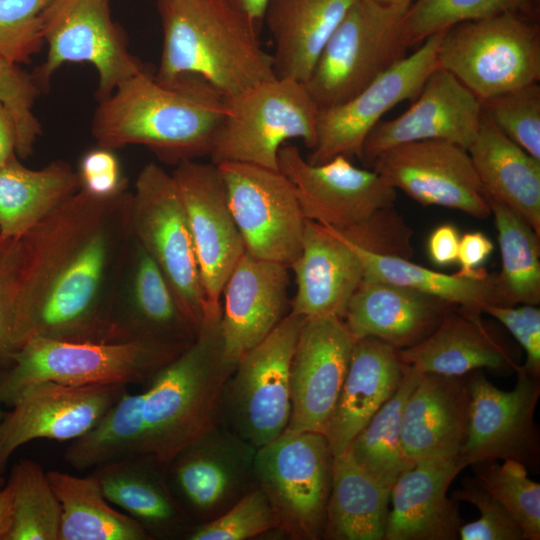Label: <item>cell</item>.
I'll return each mask as SVG.
<instances>
[{"label": "cell", "mask_w": 540, "mask_h": 540, "mask_svg": "<svg viewBox=\"0 0 540 540\" xmlns=\"http://www.w3.org/2000/svg\"><path fill=\"white\" fill-rule=\"evenodd\" d=\"M480 101L483 114L505 136L540 160L539 82Z\"/></svg>", "instance_id": "ee69618b"}, {"label": "cell", "mask_w": 540, "mask_h": 540, "mask_svg": "<svg viewBox=\"0 0 540 540\" xmlns=\"http://www.w3.org/2000/svg\"><path fill=\"white\" fill-rule=\"evenodd\" d=\"M132 192L100 198L80 188L13 238L15 335L113 342L117 292L133 240Z\"/></svg>", "instance_id": "6da1fadb"}, {"label": "cell", "mask_w": 540, "mask_h": 540, "mask_svg": "<svg viewBox=\"0 0 540 540\" xmlns=\"http://www.w3.org/2000/svg\"><path fill=\"white\" fill-rule=\"evenodd\" d=\"M442 32L425 39L416 51L350 99L319 109L317 141L307 161L321 164L339 155L359 158L366 137L382 116L397 104L414 100L428 76L439 67Z\"/></svg>", "instance_id": "2e32d148"}, {"label": "cell", "mask_w": 540, "mask_h": 540, "mask_svg": "<svg viewBox=\"0 0 540 540\" xmlns=\"http://www.w3.org/2000/svg\"><path fill=\"white\" fill-rule=\"evenodd\" d=\"M460 234L457 227L444 223L429 235L427 252L429 259L437 266L446 267L457 262Z\"/></svg>", "instance_id": "db71d44e"}, {"label": "cell", "mask_w": 540, "mask_h": 540, "mask_svg": "<svg viewBox=\"0 0 540 540\" xmlns=\"http://www.w3.org/2000/svg\"><path fill=\"white\" fill-rule=\"evenodd\" d=\"M350 242L362 262L365 278L410 288L481 313L489 305L505 306L495 274L472 278L450 275L403 257L374 253Z\"/></svg>", "instance_id": "8d00e7d4"}, {"label": "cell", "mask_w": 540, "mask_h": 540, "mask_svg": "<svg viewBox=\"0 0 540 540\" xmlns=\"http://www.w3.org/2000/svg\"><path fill=\"white\" fill-rule=\"evenodd\" d=\"M143 401V392L126 390L90 429L71 441L63 454L65 461L77 470H94L143 454Z\"/></svg>", "instance_id": "74e56055"}, {"label": "cell", "mask_w": 540, "mask_h": 540, "mask_svg": "<svg viewBox=\"0 0 540 540\" xmlns=\"http://www.w3.org/2000/svg\"><path fill=\"white\" fill-rule=\"evenodd\" d=\"M45 61L31 73L41 92L65 63H89L98 75L97 101L146 67L128 49L110 0H51L43 13Z\"/></svg>", "instance_id": "4fadbf2b"}, {"label": "cell", "mask_w": 540, "mask_h": 540, "mask_svg": "<svg viewBox=\"0 0 540 540\" xmlns=\"http://www.w3.org/2000/svg\"><path fill=\"white\" fill-rule=\"evenodd\" d=\"M516 385L505 391L490 382L484 373H469L470 417L458 458L467 467L498 460H516L538 469L539 431L534 420L540 396V376L515 370Z\"/></svg>", "instance_id": "9a60e30c"}, {"label": "cell", "mask_w": 540, "mask_h": 540, "mask_svg": "<svg viewBox=\"0 0 540 540\" xmlns=\"http://www.w3.org/2000/svg\"><path fill=\"white\" fill-rule=\"evenodd\" d=\"M290 268L297 290L291 313L300 317L343 319L348 302L364 277L362 262L348 238L306 220L302 249Z\"/></svg>", "instance_id": "4316f807"}, {"label": "cell", "mask_w": 540, "mask_h": 540, "mask_svg": "<svg viewBox=\"0 0 540 540\" xmlns=\"http://www.w3.org/2000/svg\"><path fill=\"white\" fill-rule=\"evenodd\" d=\"M40 93L31 73L0 57V102L15 121L16 154L20 159L32 155L34 145L42 135L41 123L33 112L34 103Z\"/></svg>", "instance_id": "7dc6e473"}, {"label": "cell", "mask_w": 540, "mask_h": 540, "mask_svg": "<svg viewBox=\"0 0 540 540\" xmlns=\"http://www.w3.org/2000/svg\"><path fill=\"white\" fill-rule=\"evenodd\" d=\"M501 255L496 274L506 306L537 305L540 302V247L535 231L501 202L487 196Z\"/></svg>", "instance_id": "ab89813d"}, {"label": "cell", "mask_w": 540, "mask_h": 540, "mask_svg": "<svg viewBox=\"0 0 540 540\" xmlns=\"http://www.w3.org/2000/svg\"><path fill=\"white\" fill-rule=\"evenodd\" d=\"M420 375L421 372L405 365L396 392L356 435L347 450L361 468L390 489L398 477L413 466L403 454L400 428L405 403Z\"/></svg>", "instance_id": "f35d334b"}, {"label": "cell", "mask_w": 540, "mask_h": 540, "mask_svg": "<svg viewBox=\"0 0 540 540\" xmlns=\"http://www.w3.org/2000/svg\"><path fill=\"white\" fill-rule=\"evenodd\" d=\"M467 151L485 196L506 205L540 236V160L505 136L483 112Z\"/></svg>", "instance_id": "d6a6232c"}, {"label": "cell", "mask_w": 540, "mask_h": 540, "mask_svg": "<svg viewBox=\"0 0 540 540\" xmlns=\"http://www.w3.org/2000/svg\"><path fill=\"white\" fill-rule=\"evenodd\" d=\"M438 66L480 100L539 82L538 21L503 13L451 26L442 32Z\"/></svg>", "instance_id": "ba28073f"}, {"label": "cell", "mask_w": 540, "mask_h": 540, "mask_svg": "<svg viewBox=\"0 0 540 540\" xmlns=\"http://www.w3.org/2000/svg\"><path fill=\"white\" fill-rule=\"evenodd\" d=\"M278 529L264 492L256 485L213 519L189 529V540H245Z\"/></svg>", "instance_id": "f6af8a7d"}, {"label": "cell", "mask_w": 540, "mask_h": 540, "mask_svg": "<svg viewBox=\"0 0 540 540\" xmlns=\"http://www.w3.org/2000/svg\"><path fill=\"white\" fill-rule=\"evenodd\" d=\"M391 489L361 468L346 451L333 457L323 537L384 540Z\"/></svg>", "instance_id": "e575fe53"}, {"label": "cell", "mask_w": 540, "mask_h": 540, "mask_svg": "<svg viewBox=\"0 0 540 540\" xmlns=\"http://www.w3.org/2000/svg\"><path fill=\"white\" fill-rule=\"evenodd\" d=\"M171 175L186 212L207 312L219 310L224 285L245 252L225 183L211 162L184 161L175 166Z\"/></svg>", "instance_id": "d6986e66"}, {"label": "cell", "mask_w": 540, "mask_h": 540, "mask_svg": "<svg viewBox=\"0 0 540 540\" xmlns=\"http://www.w3.org/2000/svg\"><path fill=\"white\" fill-rule=\"evenodd\" d=\"M302 321L289 312L238 360L223 389L218 422L255 448L288 426L291 361Z\"/></svg>", "instance_id": "30bf717a"}, {"label": "cell", "mask_w": 540, "mask_h": 540, "mask_svg": "<svg viewBox=\"0 0 540 540\" xmlns=\"http://www.w3.org/2000/svg\"><path fill=\"white\" fill-rule=\"evenodd\" d=\"M471 465L475 478L515 518L525 540L540 539V484L528 477L527 467L516 460Z\"/></svg>", "instance_id": "7bdbcfd3"}, {"label": "cell", "mask_w": 540, "mask_h": 540, "mask_svg": "<svg viewBox=\"0 0 540 540\" xmlns=\"http://www.w3.org/2000/svg\"><path fill=\"white\" fill-rule=\"evenodd\" d=\"M289 267L245 251L222 294L220 330L226 357L234 364L285 317Z\"/></svg>", "instance_id": "603a6c76"}, {"label": "cell", "mask_w": 540, "mask_h": 540, "mask_svg": "<svg viewBox=\"0 0 540 540\" xmlns=\"http://www.w3.org/2000/svg\"><path fill=\"white\" fill-rule=\"evenodd\" d=\"M256 449L218 422L174 456L166 478L189 519H213L255 486Z\"/></svg>", "instance_id": "e0dca14e"}, {"label": "cell", "mask_w": 540, "mask_h": 540, "mask_svg": "<svg viewBox=\"0 0 540 540\" xmlns=\"http://www.w3.org/2000/svg\"><path fill=\"white\" fill-rule=\"evenodd\" d=\"M51 0H0V57L26 64L45 42L43 13Z\"/></svg>", "instance_id": "bcb514c9"}, {"label": "cell", "mask_w": 540, "mask_h": 540, "mask_svg": "<svg viewBox=\"0 0 540 540\" xmlns=\"http://www.w3.org/2000/svg\"><path fill=\"white\" fill-rule=\"evenodd\" d=\"M278 169L292 183L306 220L332 228L357 245L374 218L397 200V190L379 174L356 167L342 155L311 164L297 146L284 144Z\"/></svg>", "instance_id": "7c38bea8"}, {"label": "cell", "mask_w": 540, "mask_h": 540, "mask_svg": "<svg viewBox=\"0 0 540 540\" xmlns=\"http://www.w3.org/2000/svg\"><path fill=\"white\" fill-rule=\"evenodd\" d=\"M409 6L353 3L305 82L319 109L345 102L406 57L403 26Z\"/></svg>", "instance_id": "52a82bcc"}, {"label": "cell", "mask_w": 540, "mask_h": 540, "mask_svg": "<svg viewBox=\"0 0 540 540\" xmlns=\"http://www.w3.org/2000/svg\"><path fill=\"white\" fill-rule=\"evenodd\" d=\"M383 4L411 5L415 0H376Z\"/></svg>", "instance_id": "680465c9"}, {"label": "cell", "mask_w": 540, "mask_h": 540, "mask_svg": "<svg viewBox=\"0 0 540 540\" xmlns=\"http://www.w3.org/2000/svg\"><path fill=\"white\" fill-rule=\"evenodd\" d=\"M13 238L0 237V368L19 350L15 335Z\"/></svg>", "instance_id": "816d5d0a"}, {"label": "cell", "mask_w": 540, "mask_h": 540, "mask_svg": "<svg viewBox=\"0 0 540 540\" xmlns=\"http://www.w3.org/2000/svg\"><path fill=\"white\" fill-rule=\"evenodd\" d=\"M91 474L105 498L138 522L152 539L188 533L190 519L169 487L166 470L152 457L132 455Z\"/></svg>", "instance_id": "4dcf8cb0"}, {"label": "cell", "mask_w": 540, "mask_h": 540, "mask_svg": "<svg viewBox=\"0 0 540 540\" xmlns=\"http://www.w3.org/2000/svg\"><path fill=\"white\" fill-rule=\"evenodd\" d=\"M216 166L245 251L290 268L306 222L292 183L279 170L237 162Z\"/></svg>", "instance_id": "5bb4252c"}, {"label": "cell", "mask_w": 540, "mask_h": 540, "mask_svg": "<svg viewBox=\"0 0 540 540\" xmlns=\"http://www.w3.org/2000/svg\"><path fill=\"white\" fill-rule=\"evenodd\" d=\"M465 468L457 457L416 462L391 487L384 540H456L463 519L448 498L454 478Z\"/></svg>", "instance_id": "484cf974"}, {"label": "cell", "mask_w": 540, "mask_h": 540, "mask_svg": "<svg viewBox=\"0 0 540 540\" xmlns=\"http://www.w3.org/2000/svg\"><path fill=\"white\" fill-rule=\"evenodd\" d=\"M455 307L410 288L363 277L343 321L354 340L374 337L402 350L428 337Z\"/></svg>", "instance_id": "83f0119b"}, {"label": "cell", "mask_w": 540, "mask_h": 540, "mask_svg": "<svg viewBox=\"0 0 540 540\" xmlns=\"http://www.w3.org/2000/svg\"><path fill=\"white\" fill-rule=\"evenodd\" d=\"M81 188L65 160L30 169L13 157L0 168V237L25 234Z\"/></svg>", "instance_id": "836d02e7"}, {"label": "cell", "mask_w": 540, "mask_h": 540, "mask_svg": "<svg viewBox=\"0 0 540 540\" xmlns=\"http://www.w3.org/2000/svg\"><path fill=\"white\" fill-rule=\"evenodd\" d=\"M494 244L480 231L468 232L460 237L457 262L460 269L457 274L461 277H482L488 272L481 264L491 255Z\"/></svg>", "instance_id": "f5cc1de1"}, {"label": "cell", "mask_w": 540, "mask_h": 540, "mask_svg": "<svg viewBox=\"0 0 540 540\" xmlns=\"http://www.w3.org/2000/svg\"><path fill=\"white\" fill-rule=\"evenodd\" d=\"M17 130L9 110L0 102V168L16 154Z\"/></svg>", "instance_id": "11a10c76"}, {"label": "cell", "mask_w": 540, "mask_h": 540, "mask_svg": "<svg viewBox=\"0 0 540 540\" xmlns=\"http://www.w3.org/2000/svg\"><path fill=\"white\" fill-rule=\"evenodd\" d=\"M354 342L340 317L303 318L291 361V414L286 429L324 434Z\"/></svg>", "instance_id": "44dd1931"}, {"label": "cell", "mask_w": 540, "mask_h": 540, "mask_svg": "<svg viewBox=\"0 0 540 540\" xmlns=\"http://www.w3.org/2000/svg\"><path fill=\"white\" fill-rule=\"evenodd\" d=\"M319 108L305 83L274 77L226 98V112L215 134L210 162L246 163L278 169V152L291 139L312 150Z\"/></svg>", "instance_id": "8992f818"}, {"label": "cell", "mask_w": 540, "mask_h": 540, "mask_svg": "<svg viewBox=\"0 0 540 540\" xmlns=\"http://www.w3.org/2000/svg\"><path fill=\"white\" fill-rule=\"evenodd\" d=\"M12 497V488L6 483L0 490V540H4L11 526Z\"/></svg>", "instance_id": "9f6ffc18"}, {"label": "cell", "mask_w": 540, "mask_h": 540, "mask_svg": "<svg viewBox=\"0 0 540 540\" xmlns=\"http://www.w3.org/2000/svg\"><path fill=\"white\" fill-rule=\"evenodd\" d=\"M196 335L160 268L133 236L113 310V342L187 345Z\"/></svg>", "instance_id": "cb8c5ba5"}, {"label": "cell", "mask_w": 540, "mask_h": 540, "mask_svg": "<svg viewBox=\"0 0 540 540\" xmlns=\"http://www.w3.org/2000/svg\"><path fill=\"white\" fill-rule=\"evenodd\" d=\"M372 170L423 206L458 210L477 219L491 215L468 151L445 140L400 144L379 154Z\"/></svg>", "instance_id": "ac0fdd59"}, {"label": "cell", "mask_w": 540, "mask_h": 540, "mask_svg": "<svg viewBox=\"0 0 540 540\" xmlns=\"http://www.w3.org/2000/svg\"><path fill=\"white\" fill-rule=\"evenodd\" d=\"M482 119L480 99L453 74L437 67L411 106L398 117L381 120L366 137L359 159L371 166L394 146L421 140H445L466 150Z\"/></svg>", "instance_id": "7402d4cb"}, {"label": "cell", "mask_w": 540, "mask_h": 540, "mask_svg": "<svg viewBox=\"0 0 540 540\" xmlns=\"http://www.w3.org/2000/svg\"><path fill=\"white\" fill-rule=\"evenodd\" d=\"M48 480L60 503L59 540H149L145 529L114 509L96 478L51 470Z\"/></svg>", "instance_id": "d590c367"}, {"label": "cell", "mask_w": 540, "mask_h": 540, "mask_svg": "<svg viewBox=\"0 0 540 540\" xmlns=\"http://www.w3.org/2000/svg\"><path fill=\"white\" fill-rule=\"evenodd\" d=\"M255 22L259 23L264 16L268 0H227Z\"/></svg>", "instance_id": "6f0895ef"}, {"label": "cell", "mask_w": 540, "mask_h": 540, "mask_svg": "<svg viewBox=\"0 0 540 540\" xmlns=\"http://www.w3.org/2000/svg\"><path fill=\"white\" fill-rule=\"evenodd\" d=\"M131 227L197 333L207 305L196 252L175 180L156 163L146 164L137 176L131 198Z\"/></svg>", "instance_id": "8fae6325"}, {"label": "cell", "mask_w": 540, "mask_h": 540, "mask_svg": "<svg viewBox=\"0 0 540 540\" xmlns=\"http://www.w3.org/2000/svg\"><path fill=\"white\" fill-rule=\"evenodd\" d=\"M226 112V98L205 79H161L145 68L98 101L91 121L97 146L141 145L163 163L209 156Z\"/></svg>", "instance_id": "7a4b0ae2"}, {"label": "cell", "mask_w": 540, "mask_h": 540, "mask_svg": "<svg viewBox=\"0 0 540 540\" xmlns=\"http://www.w3.org/2000/svg\"><path fill=\"white\" fill-rule=\"evenodd\" d=\"M481 312L455 307L420 343L399 350L401 361L421 373L462 376L488 368L515 371L510 345L482 320Z\"/></svg>", "instance_id": "f1b7e54d"}, {"label": "cell", "mask_w": 540, "mask_h": 540, "mask_svg": "<svg viewBox=\"0 0 540 540\" xmlns=\"http://www.w3.org/2000/svg\"><path fill=\"white\" fill-rule=\"evenodd\" d=\"M471 407L469 373H421L402 414L400 439L406 460L457 457L464 443Z\"/></svg>", "instance_id": "d4e9b609"}, {"label": "cell", "mask_w": 540, "mask_h": 540, "mask_svg": "<svg viewBox=\"0 0 540 540\" xmlns=\"http://www.w3.org/2000/svg\"><path fill=\"white\" fill-rule=\"evenodd\" d=\"M127 390L125 385L32 383L0 421V474L11 455L36 439L72 441L90 429Z\"/></svg>", "instance_id": "ffe728a7"}, {"label": "cell", "mask_w": 540, "mask_h": 540, "mask_svg": "<svg viewBox=\"0 0 540 540\" xmlns=\"http://www.w3.org/2000/svg\"><path fill=\"white\" fill-rule=\"evenodd\" d=\"M188 345L33 337L12 355L7 367L0 368V399L11 406L23 388L41 381L75 386L149 382Z\"/></svg>", "instance_id": "5b68a950"}, {"label": "cell", "mask_w": 540, "mask_h": 540, "mask_svg": "<svg viewBox=\"0 0 540 540\" xmlns=\"http://www.w3.org/2000/svg\"><path fill=\"white\" fill-rule=\"evenodd\" d=\"M356 0H268L263 19L276 76L303 83L325 43Z\"/></svg>", "instance_id": "1f68e13d"}, {"label": "cell", "mask_w": 540, "mask_h": 540, "mask_svg": "<svg viewBox=\"0 0 540 540\" xmlns=\"http://www.w3.org/2000/svg\"><path fill=\"white\" fill-rule=\"evenodd\" d=\"M2 405H3V403H2V401H1V399H0V421H1L2 417H3V415H4V412H3L2 409H1V408H2ZM5 485H6L5 479H4V478L2 477V475L0 474V490H1Z\"/></svg>", "instance_id": "91938a15"}, {"label": "cell", "mask_w": 540, "mask_h": 540, "mask_svg": "<svg viewBox=\"0 0 540 540\" xmlns=\"http://www.w3.org/2000/svg\"><path fill=\"white\" fill-rule=\"evenodd\" d=\"M162 51L155 75L194 74L225 98L276 77L258 23L227 0H157Z\"/></svg>", "instance_id": "3957f363"}, {"label": "cell", "mask_w": 540, "mask_h": 540, "mask_svg": "<svg viewBox=\"0 0 540 540\" xmlns=\"http://www.w3.org/2000/svg\"><path fill=\"white\" fill-rule=\"evenodd\" d=\"M458 503L468 502L480 512V517L462 524L461 540H525L523 529L509 511L493 497L475 477H465L460 489L452 493Z\"/></svg>", "instance_id": "c3c4849f"}, {"label": "cell", "mask_w": 540, "mask_h": 540, "mask_svg": "<svg viewBox=\"0 0 540 540\" xmlns=\"http://www.w3.org/2000/svg\"><path fill=\"white\" fill-rule=\"evenodd\" d=\"M78 175L81 188L93 196L106 198L128 190V181L114 150L97 146L81 158Z\"/></svg>", "instance_id": "f907efd6"}, {"label": "cell", "mask_w": 540, "mask_h": 540, "mask_svg": "<svg viewBox=\"0 0 540 540\" xmlns=\"http://www.w3.org/2000/svg\"><path fill=\"white\" fill-rule=\"evenodd\" d=\"M399 350L374 337L355 340L346 376L327 424L334 456L346 452L356 435L392 397L403 378Z\"/></svg>", "instance_id": "f546056e"}, {"label": "cell", "mask_w": 540, "mask_h": 540, "mask_svg": "<svg viewBox=\"0 0 540 540\" xmlns=\"http://www.w3.org/2000/svg\"><path fill=\"white\" fill-rule=\"evenodd\" d=\"M486 313L500 322L525 351L526 360L520 367L540 376V310L536 305H489Z\"/></svg>", "instance_id": "681fc988"}, {"label": "cell", "mask_w": 540, "mask_h": 540, "mask_svg": "<svg viewBox=\"0 0 540 540\" xmlns=\"http://www.w3.org/2000/svg\"><path fill=\"white\" fill-rule=\"evenodd\" d=\"M7 483L12 488V522L4 540H59L61 507L41 465L17 462Z\"/></svg>", "instance_id": "60d3db41"}, {"label": "cell", "mask_w": 540, "mask_h": 540, "mask_svg": "<svg viewBox=\"0 0 540 540\" xmlns=\"http://www.w3.org/2000/svg\"><path fill=\"white\" fill-rule=\"evenodd\" d=\"M333 453L320 432L286 429L256 449L255 485L268 498L278 530L295 540L323 537Z\"/></svg>", "instance_id": "9c48e42d"}, {"label": "cell", "mask_w": 540, "mask_h": 540, "mask_svg": "<svg viewBox=\"0 0 540 540\" xmlns=\"http://www.w3.org/2000/svg\"><path fill=\"white\" fill-rule=\"evenodd\" d=\"M222 307L208 312L195 339L143 392V454L165 470L174 456L218 423L223 389L236 364L225 355Z\"/></svg>", "instance_id": "277c9868"}, {"label": "cell", "mask_w": 540, "mask_h": 540, "mask_svg": "<svg viewBox=\"0 0 540 540\" xmlns=\"http://www.w3.org/2000/svg\"><path fill=\"white\" fill-rule=\"evenodd\" d=\"M539 3L540 0H415L404 18V40L409 48L461 22L503 13L538 20Z\"/></svg>", "instance_id": "b9f144b4"}]
</instances>
